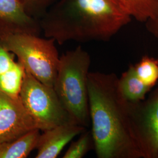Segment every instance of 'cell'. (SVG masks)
Here are the masks:
<instances>
[{"label":"cell","instance_id":"6da1fadb","mask_svg":"<svg viewBox=\"0 0 158 158\" xmlns=\"http://www.w3.org/2000/svg\"><path fill=\"white\" fill-rule=\"evenodd\" d=\"M91 134L98 158H142L130 121L129 102L114 73L90 72L87 79Z\"/></svg>","mask_w":158,"mask_h":158},{"label":"cell","instance_id":"7a4b0ae2","mask_svg":"<svg viewBox=\"0 0 158 158\" xmlns=\"http://www.w3.org/2000/svg\"><path fill=\"white\" fill-rule=\"evenodd\" d=\"M131 19L117 0H57L39 22L46 38L63 45L106 42Z\"/></svg>","mask_w":158,"mask_h":158},{"label":"cell","instance_id":"3957f363","mask_svg":"<svg viewBox=\"0 0 158 158\" xmlns=\"http://www.w3.org/2000/svg\"><path fill=\"white\" fill-rule=\"evenodd\" d=\"M91 58L81 46L59 58L53 89L72 122L87 128L90 124L87 79Z\"/></svg>","mask_w":158,"mask_h":158},{"label":"cell","instance_id":"277c9868","mask_svg":"<svg viewBox=\"0 0 158 158\" xmlns=\"http://www.w3.org/2000/svg\"><path fill=\"white\" fill-rule=\"evenodd\" d=\"M0 41L17 56L27 72L44 84L53 87L60 58L55 40L18 33L1 37Z\"/></svg>","mask_w":158,"mask_h":158},{"label":"cell","instance_id":"5b68a950","mask_svg":"<svg viewBox=\"0 0 158 158\" xmlns=\"http://www.w3.org/2000/svg\"><path fill=\"white\" fill-rule=\"evenodd\" d=\"M19 97L40 131L72 123L53 87L40 82L27 71Z\"/></svg>","mask_w":158,"mask_h":158},{"label":"cell","instance_id":"8992f818","mask_svg":"<svg viewBox=\"0 0 158 158\" xmlns=\"http://www.w3.org/2000/svg\"><path fill=\"white\" fill-rule=\"evenodd\" d=\"M129 114L142 158H158V89L142 101L129 102Z\"/></svg>","mask_w":158,"mask_h":158},{"label":"cell","instance_id":"52a82bcc","mask_svg":"<svg viewBox=\"0 0 158 158\" xmlns=\"http://www.w3.org/2000/svg\"><path fill=\"white\" fill-rule=\"evenodd\" d=\"M36 129L39 130L20 97L0 91V143L14 141Z\"/></svg>","mask_w":158,"mask_h":158},{"label":"cell","instance_id":"ba28073f","mask_svg":"<svg viewBox=\"0 0 158 158\" xmlns=\"http://www.w3.org/2000/svg\"><path fill=\"white\" fill-rule=\"evenodd\" d=\"M39 20L29 15L19 0H0V38L10 34L40 35Z\"/></svg>","mask_w":158,"mask_h":158},{"label":"cell","instance_id":"9c48e42d","mask_svg":"<svg viewBox=\"0 0 158 158\" xmlns=\"http://www.w3.org/2000/svg\"><path fill=\"white\" fill-rule=\"evenodd\" d=\"M85 131L83 126L67 123L43 131L37 143L35 158H57L69 142Z\"/></svg>","mask_w":158,"mask_h":158},{"label":"cell","instance_id":"30bf717a","mask_svg":"<svg viewBox=\"0 0 158 158\" xmlns=\"http://www.w3.org/2000/svg\"><path fill=\"white\" fill-rule=\"evenodd\" d=\"M40 130L36 129L10 142L0 143V158H26L36 149Z\"/></svg>","mask_w":158,"mask_h":158},{"label":"cell","instance_id":"8fae6325","mask_svg":"<svg viewBox=\"0 0 158 158\" xmlns=\"http://www.w3.org/2000/svg\"><path fill=\"white\" fill-rule=\"evenodd\" d=\"M118 86L122 95L130 102L143 100L147 93L152 89L144 85L138 77L133 64H130L128 70L118 77Z\"/></svg>","mask_w":158,"mask_h":158},{"label":"cell","instance_id":"7c38bea8","mask_svg":"<svg viewBox=\"0 0 158 158\" xmlns=\"http://www.w3.org/2000/svg\"><path fill=\"white\" fill-rule=\"evenodd\" d=\"M25 69L19 62H15L10 70L0 74V91L8 96L18 97L22 89Z\"/></svg>","mask_w":158,"mask_h":158},{"label":"cell","instance_id":"4fadbf2b","mask_svg":"<svg viewBox=\"0 0 158 158\" xmlns=\"http://www.w3.org/2000/svg\"><path fill=\"white\" fill-rule=\"evenodd\" d=\"M132 17L145 23L152 17L156 10L158 0H117Z\"/></svg>","mask_w":158,"mask_h":158},{"label":"cell","instance_id":"5bb4252c","mask_svg":"<svg viewBox=\"0 0 158 158\" xmlns=\"http://www.w3.org/2000/svg\"><path fill=\"white\" fill-rule=\"evenodd\" d=\"M134 66L138 77L144 85L152 89L158 81V59L145 55Z\"/></svg>","mask_w":158,"mask_h":158},{"label":"cell","instance_id":"9a60e30c","mask_svg":"<svg viewBox=\"0 0 158 158\" xmlns=\"http://www.w3.org/2000/svg\"><path fill=\"white\" fill-rule=\"evenodd\" d=\"M92 148H94V143L91 131L86 130L80 134V138L76 141L71 144L63 158H83Z\"/></svg>","mask_w":158,"mask_h":158},{"label":"cell","instance_id":"2e32d148","mask_svg":"<svg viewBox=\"0 0 158 158\" xmlns=\"http://www.w3.org/2000/svg\"><path fill=\"white\" fill-rule=\"evenodd\" d=\"M29 15L40 19L57 0H19Z\"/></svg>","mask_w":158,"mask_h":158},{"label":"cell","instance_id":"e0dca14e","mask_svg":"<svg viewBox=\"0 0 158 158\" xmlns=\"http://www.w3.org/2000/svg\"><path fill=\"white\" fill-rule=\"evenodd\" d=\"M15 55L8 51L0 41V74L10 70L15 64Z\"/></svg>","mask_w":158,"mask_h":158},{"label":"cell","instance_id":"ac0fdd59","mask_svg":"<svg viewBox=\"0 0 158 158\" xmlns=\"http://www.w3.org/2000/svg\"><path fill=\"white\" fill-rule=\"evenodd\" d=\"M145 23L147 31L158 40V0L156 10L154 15Z\"/></svg>","mask_w":158,"mask_h":158}]
</instances>
